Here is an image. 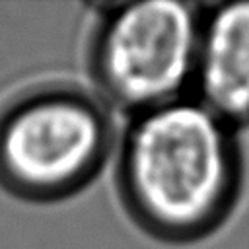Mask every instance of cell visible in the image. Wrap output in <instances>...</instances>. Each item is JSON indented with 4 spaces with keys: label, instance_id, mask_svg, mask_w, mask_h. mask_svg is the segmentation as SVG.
Masks as SVG:
<instances>
[{
    "label": "cell",
    "instance_id": "obj_4",
    "mask_svg": "<svg viewBox=\"0 0 249 249\" xmlns=\"http://www.w3.org/2000/svg\"><path fill=\"white\" fill-rule=\"evenodd\" d=\"M195 84L200 103L228 124L249 123V2L202 18Z\"/></svg>",
    "mask_w": 249,
    "mask_h": 249
},
{
    "label": "cell",
    "instance_id": "obj_2",
    "mask_svg": "<svg viewBox=\"0 0 249 249\" xmlns=\"http://www.w3.org/2000/svg\"><path fill=\"white\" fill-rule=\"evenodd\" d=\"M103 109L74 89H43L0 115V181L29 198L86 185L109 150Z\"/></svg>",
    "mask_w": 249,
    "mask_h": 249
},
{
    "label": "cell",
    "instance_id": "obj_1",
    "mask_svg": "<svg viewBox=\"0 0 249 249\" xmlns=\"http://www.w3.org/2000/svg\"><path fill=\"white\" fill-rule=\"evenodd\" d=\"M241 160L228 123L200 101L177 99L136 115L121 154V189L152 233L189 239L233 206Z\"/></svg>",
    "mask_w": 249,
    "mask_h": 249
},
{
    "label": "cell",
    "instance_id": "obj_3",
    "mask_svg": "<svg viewBox=\"0 0 249 249\" xmlns=\"http://www.w3.org/2000/svg\"><path fill=\"white\" fill-rule=\"evenodd\" d=\"M202 18L177 0L130 2L107 14L93 47V72L109 99L144 113L181 99L195 82Z\"/></svg>",
    "mask_w": 249,
    "mask_h": 249
}]
</instances>
